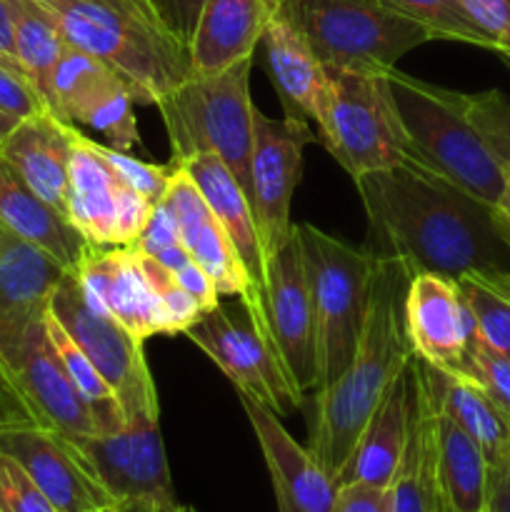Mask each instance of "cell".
Masks as SVG:
<instances>
[{
	"label": "cell",
	"instance_id": "f546056e",
	"mask_svg": "<svg viewBox=\"0 0 510 512\" xmlns=\"http://www.w3.org/2000/svg\"><path fill=\"white\" fill-rule=\"evenodd\" d=\"M435 480L438 512H488V460L475 440L440 410L435 415Z\"/></svg>",
	"mask_w": 510,
	"mask_h": 512
},
{
	"label": "cell",
	"instance_id": "ba28073f",
	"mask_svg": "<svg viewBox=\"0 0 510 512\" xmlns=\"http://www.w3.org/2000/svg\"><path fill=\"white\" fill-rule=\"evenodd\" d=\"M328 75L330 95L318 138L350 178L408 158V135L385 70L328 68Z\"/></svg>",
	"mask_w": 510,
	"mask_h": 512
},
{
	"label": "cell",
	"instance_id": "d6a6232c",
	"mask_svg": "<svg viewBox=\"0 0 510 512\" xmlns=\"http://www.w3.org/2000/svg\"><path fill=\"white\" fill-rule=\"evenodd\" d=\"M455 283L468 303L478 338L510 358V273L475 270L460 275Z\"/></svg>",
	"mask_w": 510,
	"mask_h": 512
},
{
	"label": "cell",
	"instance_id": "484cf974",
	"mask_svg": "<svg viewBox=\"0 0 510 512\" xmlns=\"http://www.w3.org/2000/svg\"><path fill=\"white\" fill-rule=\"evenodd\" d=\"M0 230L45 250L65 270H75L88 243L0 158Z\"/></svg>",
	"mask_w": 510,
	"mask_h": 512
},
{
	"label": "cell",
	"instance_id": "681fc988",
	"mask_svg": "<svg viewBox=\"0 0 510 512\" xmlns=\"http://www.w3.org/2000/svg\"><path fill=\"white\" fill-rule=\"evenodd\" d=\"M0 53L13 55V23H10L8 0H0Z\"/></svg>",
	"mask_w": 510,
	"mask_h": 512
},
{
	"label": "cell",
	"instance_id": "f5cc1de1",
	"mask_svg": "<svg viewBox=\"0 0 510 512\" xmlns=\"http://www.w3.org/2000/svg\"><path fill=\"white\" fill-rule=\"evenodd\" d=\"M503 58H505V60H510V55H503Z\"/></svg>",
	"mask_w": 510,
	"mask_h": 512
},
{
	"label": "cell",
	"instance_id": "c3c4849f",
	"mask_svg": "<svg viewBox=\"0 0 510 512\" xmlns=\"http://www.w3.org/2000/svg\"><path fill=\"white\" fill-rule=\"evenodd\" d=\"M98 512H163V510H160V505H155L153 500L133 498V500H113V503L105 505V508H100Z\"/></svg>",
	"mask_w": 510,
	"mask_h": 512
},
{
	"label": "cell",
	"instance_id": "4fadbf2b",
	"mask_svg": "<svg viewBox=\"0 0 510 512\" xmlns=\"http://www.w3.org/2000/svg\"><path fill=\"white\" fill-rule=\"evenodd\" d=\"M113 500H153L163 512L180 508L165 458L160 420H128L113 433L70 440Z\"/></svg>",
	"mask_w": 510,
	"mask_h": 512
},
{
	"label": "cell",
	"instance_id": "ee69618b",
	"mask_svg": "<svg viewBox=\"0 0 510 512\" xmlns=\"http://www.w3.org/2000/svg\"><path fill=\"white\" fill-rule=\"evenodd\" d=\"M175 243H180L178 220L173 218V213H170L168 205L160 200V203L153 208V213H150V218H148V223H145L140 238L130 245H135V248L143 250V253L155 255V253H160L163 248H168V245H175Z\"/></svg>",
	"mask_w": 510,
	"mask_h": 512
},
{
	"label": "cell",
	"instance_id": "836d02e7",
	"mask_svg": "<svg viewBox=\"0 0 510 512\" xmlns=\"http://www.w3.org/2000/svg\"><path fill=\"white\" fill-rule=\"evenodd\" d=\"M138 260L140 268H143L145 273V280H148L150 290H153V295L158 298L160 310H163L165 335H185V330H188L190 325H195L203 318L205 308L173 278V273H170L163 263H158V260L153 258V255L138 250Z\"/></svg>",
	"mask_w": 510,
	"mask_h": 512
},
{
	"label": "cell",
	"instance_id": "ac0fdd59",
	"mask_svg": "<svg viewBox=\"0 0 510 512\" xmlns=\"http://www.w3.org/2000/svg\"><path fill=\"white\" fill-rule=\"evenodd\" d=\"M70 273L90 308L123 325L133 338L165 335L163 310L145 280L133 245H88Z\"/></svg>",
	"mask_w": 510,
	"mask_h": 512
},
{
	"label": "cell",
	"instance_id": "d4e9b609",
	"mask_svg": "<svg viewBox=\"0 0 510 512\" xmlns=\"http://www.w3.org/2000/svg\"><path fill=\"white\" fill-rule=\"evenodd\" d=\"M280 0H205L190 40L193 75H215L253 58Z\"/></svg>",
	"mask_w": 510,
	"mask_h": 512
},
{
	"label": "cell",
	"instance_id": "6da1fadb",
	"mask_svg": "<svg viewBox=\"0 0 510 512\" xmlns=\"http://www.w3.org/2000/svg\"><path fill=\"white\" fill-rule=\"evenodd\" d=\"M370 233L413 275L458 280L475 270L510 273V248L500 238L493 208L483 205L408 155L398 165L355 178Z\"/></svg>",
	"mask_w": 510,
	"mask_h": 512
},
{
	"label": "cell",
	"instance_id": "83f0119b",
	"mask_svg": "<svg viewBox=\"0 0 510 512\" xmlns=\"http://www.w3.org/2000/svg\"><path fill=\"white\" fill-rule=\"evenodd\" d=\"M178 165H183L190 178L195 180L210 213L223 225L225 235L235 245V253L240 255L250 280H253L255 290L265 300V265L268 263H265L263 243H260L258 225H255L253 208H250L245 190L215 155H198V158H190Z\"/></svg>",
	"mask_w": 510,
	"mask_h": 512
},
{
	"label": "cell",
	"instance_id": "ab89813d",
	"mask_svg": "<svg viewBox=\"0 0 510 512\" xmlns=\"http://www.w3.org/2000/svg\"><path fill=\"white\" fill-rule=\"evenodd\" d=\"M43 108L48 105L43 103L18 60L13 55L0 53V110L15 115V118H28Z\"/></svg>",
	"mask_w": 510,
	"mask_h": 512
},
{
	"label": "cell",
	"instance_id": "603a6c76",
	"mask_svg": "<svg viewBox=\"0 0 510 512\" xmlns=\"http://www.w3.org/2000/svg\"><path fill=\"white\" fill-rule=\"evenodd\" d=\"M260 45L265 50V65L278 90L285 118L308 120L318 128L328 105L330 75L305 35L278 8Z\"/></svg>",
	"mask_w": 510,
	"mask_h": 512
},
{
	"label": "cell",
	"instance_id": "cb8c5ba5",
	"mask_svg": "<svg viewBox=\"0 0 510 512\" xmlns=\"http://www.w3.org/2000/svg\"><path fill=\"white\" fill-rule=\"evenodd\" d=\"M415 400V370L413 360L408 368L395 378L388 393L373 410L360 433L353 455L338 475V485H373V488H390L398 465L403 460L405 443H408L410 415Z\"/></svg>",
	"mask_w": 510,
	"mask_h": 512
},
{
	"label": "cell",
	"instance_id": "9c48e42d",
	"mask_svg": "<svg viewBox=\"0 0 510 512\" xmlns=\"http://www.w3.org/2000/svg\"><path fill=\"white\" fill-rule=\"evenodd\" d=\"M185 335L223 370L238 395H248L278 418L303 405L305 395L293 383L275 348L270 323L253 318L243 303L240 308L218 305L190 325Z\"/></svg>",
	"mask_w": 510,
	"mask_h": 512
},
{
	"label": "cell",
	"instance_id": "816d5d0a",
	"mask_svg": "<svg viewBox=\"0 0 510 512\" xmlns=\"http://www.w3.org/2000/svg\"><path fill=\"white\" fill-rule=\"evenodd\" d=\"M175 512H195V510H193V508H188V505H180V508L175 510Z\"/></svg>",
	"mask_w": 510,
	"mask_h": 512
},
{
	"label": "cell",
	"instance_id": "8d00e7d4",
	"mask_svg": "<svg viewBox=\"0 0 510 512\" xmlns=\"http://www.w3.org/2000/svg\"><path fill=\"white\" fill-rule=\"evenodd\" d=\"M85 143L90 145V150H93V153H98L100 158L110 165V170H113V173L118 175L125 185H130L135 193L143 195L148 203L158 205L160 200H163L165 190H168V183H170V178H173L178 163H173V160H170L168 165L143 163V160L123 153V150H115V148H110V145L95 143V140H90L88 135H85Z\"/></svg>",
	"mask_w": 510,
	"mask_h": 512
},
{
	"label": "cell",
	"instance_id": "d590c367",
	"mask_svg": "<svg viewBox=\"0 0 510 512\" xmlns=\"http://www.w3.org/2000/svg\"><path fill=\"white\" fill-rule=\"evenodd\" d=\"M465 108H468L470 123L485 140L490 153L495 155L503 170H510V98L500 90H485V93H465Z\"/></svg>",
	"mask_w": 510,
	"mask_h": 512
},
{
	"label": "cell",
	"instance_id": "7402d4cb",
	"mask_svg": "<svg viewBox=\"0 0 510 512\" xmlns=\"http://www.w3.org/2000/svg\"><path fill=\"white\" fill-rule=\"evenodd\" d=\"M73 133L75 125L65 123L53 110L43 108L28 118H20L0 148V158L63 218Z\"/></svg>",
	"mask_w": 510,
	"mask_h": 512
},
{
	"label": "cell",
	"instance_id": "3957f363",
	"mask_svg": "<svg viewBox=\"0 0 510 512\" xmlns=\"http://www.w3.org/2000/svg\"><path fill=\"white\" fill-rule=\"evenodd\" d=\"M73 48L93 55L128 83L138 105L158 108L193 75L190 48L148 0H40Z\"/></svg>",
	"mask_w": 510,
	"mask_h": 512
},
{
	"label": "cell",
	"instance_id": "7dc6e473",
	"mask_svg": "<svg viewBox=\"0 0 510 512\" xmlns=\"http://www.w3.org/2000/svg\"><path fill=\"white\" fill-rule=\"evenodd\" d=\"M493 220L500 238H503L505 245L510 248V170H505V188H503V195H500L498 205L493 208Z\"/></svg>",
	"mask_w": 510,
	"mask_h": 512
},
{
	"label": "cell",
	"instance_id": "277c9868",
	"mask_svg": "<svg viewBox=\"0 0 510 512\" xmlns=\"http://www.w3.org/2000/svg\"><path fill=\"white\" fill-rule=\"evenodd\" d=\"M385 75L408 135L410 155L495 208L505 188V170L470 123L465 93L425 83L398 68H388Z\"/></svg>",
	"mask_w": 510,
	"mask_h": 512
},
{
	"label": "cell",
	"instance_id": "1f68e13d",
	"mask_svg": "<svg viewBox=\"0 0 510 512\" xmlns=\"http://www.w3.org/2000/svg\"><path fill=\"white\" fill-rule=\"evenodd\" d=\"M43 325L55 355H58L60 363H63L65 373L73 380L80 398L85 400V405H88L90 413H93L95 423H98V433H113V430L123 428L125 415L123 410H120L118 400H115L113 390L108 388V383H105L103 375L98 373L93 360L83 353V348L70 338L68 330L60 325V320L50 313V308L48 313H45Z\"/></svg>",
	"mask_w": 510,
	"mask_h": 512
},
{
	"label": "cell",
	"instance_id": "4dcf8cb0",
	"mask_svg": "<svg viewBox=\"0 0 510 512\" xmlns=\"http://www.w3.org/2000/svg\"><path fill=\"white\" fill-rule=\"evenodd\" d=\"M8 8L13 23L15 60L28 73L30 83L45 103L50 80L70 43L65 40L55 15L40 0H8Z\"/></svg>",
	"mask_w": 510,
	"mask_h": 512
},
{
	"label": "cell",
	"instance_id": "d6986e66",
	"mask_svg": "<svg viewBox=\"0 0 510 512\" xmlns=\"http://www.w3.org/2000/svg\"><path fill=\"white\" fill-rule=\"evenodd\" d=\"M70 273L45 250L0 230V365L13 368L48 313L55 285Z\"/></svg>",
	"mask_w": 510,
	"mask_h": 512
},
{
	"label": "cell",
	"instance_id": "e0dca14e",
	"mask_svg": "<svg viewBox=\"0 0 510 512\" xmlns=\"http://www.w3.org/2000/svg\"><path fill=\"white\" fill-rule=\"evenodd\" d=\"M405 333L415 358L468 378L470 345L478 333L455 280L435 273L410 278L405 293Z\"/></svg>",
	"mask_w": 510,
	"mask_h": 512
},
{
	"label": "cell",
	"instance_id": "60d3db41",
	"mask_svg": "<svg viewBox=\"0 0 510 512\" xmlns=\"http://www.w3.org/2000/svg\"><path fill=\"white\" fill-rule=\"evenodd\" d=\"M153 258L158 260V263H163L165 268L173 273V278L178 280V283L183 285V288L188 290V293L193 295L200 305H203L205 313H210L213 308H218L220 305L218 290L213 288V283H210L208 275L203 273V268H200V265L190 258L188 250L183 248V243L168 245V248H163L160 253H155Z\"/></svg>",
	"mask_w": 510,
	"mask_h": 512
},
{
	"label": "cell",
	"instance_id": "f1b7e54d",
	"mask_svg": "<svg viewBox=\"0 0 510 512\" xmlns=\"http://www.w3.org/2000/svg\"><path fill=\"white\" fill-rule=\"evenodd\" d=\"M415 400L403 460L390 483V512H438L435 480V408L433 393L413 355Z\"/></svg>",
	"mask_w": 510,
	"mask_h": 512
},
{
	"label": "cell",
	"instance_id": "ffe728a7",
	"mask_svg": "<svg viewBox=\"0 0 510 512\" xmlns=\"http://www.w3.org/2000/svg\"><path fill=\"white\" fill-rule=\"evenodd\" d=\"M0 370L20 408L35 423L55 430L68 440L98 433V423L55 355L43 323L35 325L33 333L28 335L18 363L13 368L0 365Z\"/></svg>",
	"mask_w": 510,
	"mask_h": 512
},
{
	"label": "cell",
	"instance_id": "52a82bcc",
	"mask_svg": "<svg viewBox=\"0 0 510 512\" xmlns=\"http://www.w3.org/2000/svg\"><path fill=\"white\" fill-rule=\"evenodd\" d=\"M325 68L388 70L433 40L388 0H280Z\"/></svg>",
	"mask_w": 510,
	"mask_h": 512
},
{
	"label": "cell",
	"instance_id": "8992f818",
	"mask_svg": "<svg viewBox=\"0 0 510 512\" xmlns=\"http://www.w3.org/2000/svg\"><path fill=\"white\" fill-rule=\"evenodd\" d=\"M303 248L315 315L320 388L335 383L348 368L370 303L378 255L358 250L310 223L295 225Z\"/></svg>",
	"mask_w": 510,
	"mask_h": 512
},
{
	"label": "cell",
	"instance_id": "5b68a950",
	"mask_svg": "<svg viewBox=\"0 0 510 512\" xmlns=\"http://www.w3.org/2000/svg\"><path fill=\"white\" fill-rule=\"evenodd\" d=\"M253 58L215 75H190L158 105L168 130L173 163L215 155L250 195L253 115L250 98ZM250 200V198H248Z\"/></svg>",
	"mask_w": 510,
	"mask_h": 512
},
{
	"label": "cell",
	"instance_id": "7c38bea8",
	"mask_svg": "<svg viewBox=\"0 0 510 512\" xmlns=\"http://www.w3.org/2000/svg\"><path fill=\"white\" fill-rule=\"evenodd\" d=\"M155 205L125 185L110 165L73 133L65 218L88 245H130L140 238Z\"/></svg>",
	"mask_w": 510,
	"mask_h": 512
},
{
	"label": "cell",
	"instance_id": "8fae6325",
	"mask_svg": "<svg viewBox=\"0 0 510 512\" xmlns=\"http://www.w3.org/2000/svg\"><path fill=\"white\" fill-rule=\"evenodd\" d=\"M253 158H250V208L263 243L265 263L293 235L290 203L303 173L305 145L315 143L318 133L308 120L268 118L255 108Z\"/></svg>",
	"mask_w": 510,
	"mask_h": 512
},
{
	"label": "cell",
	"instance_id": "e575fe53",
	"mask_svg": "<svg viewBox=\"0 0 510 512\" xmlns=\"http://www.w3.org/2000/svg\"><path fill=\"white\" fill-rule=\"evenodd\" d=\"M395 10L423 25L433 40H458V43L488 48L483 35L475 30L458 0H388Z\"/></svg>",
	"mask_w": 510,
	"mask_h": 512
},
{
	"label": "cell",
	"instance_id": "2e32d148",
	"mask_svg": "<svg viewBox=\"0 0 510 512\" xmlns=\"http://www.w3.org/2000/svg\"><path fill=\"white\" fill-rule=\"evenodd\" d=\"M163 203L178 220L180 243L188 250L190 258L203 268L220 298H238L253 318L268 320L263 295L255 290L243 260L235 253V245L230 243L218 218L210 213L203 193L183 165L175 168Z\"/></svg>",
	"mask_w": 510,
	"mask_h": 512
},
{
	"label": "cell",
	"instance_id": "30bf717a",
	"mask_svg": "<svg viewBox=\"0 0 510 512\" xmlns=\"http://www.w3.org/2000/svg\"><path fill=\"white\" fill-rule=\"evenodd\" d=\"M48 308L93 360L108 388L113 390L125 423L138 418L160 420L158 393L145 363L143 340L133 338L123 325L90 308L73 273H65L55 285Z\"/></svg>",
	"mask_w": 510,
	"mask_h": 512
},
{
	"label": "cell",
	"instance_id": "9a60e30c",
	"mask_svg": "<svg viewBox=\"0 0 510 512\" xmlns=\"http://www.w3.org/2000/svg\"><path fill=\"white\" fill-rule=\"evenodd\" d=\"M265 313H268L275 348L293 383L303 395L318 393L320 375L313 298H310L303 248L295 228L283 248L265 265Z\"/></svg>",
	"mask_w": 510,
	"mask_h": 512
},
{
	"label": "cell",
	"instance_id": "7bdbcfd3",
	"mask_svg": "<svg viewBox=\"0 0 510 512\" xmlns=\"http://www.w3.org/2000/svg\"><path fill=\"white\" fill-rule=\"evenodd\" d=\"M148 3L155 10V15L163 20L165 28L190 48L205 0H148Z\"/></svg>",
	"mask_w": 510,
	"mask_h": 512
},
{
	"label": "cell",
	"instance_id": "7a4b0ae2",
	"mask_svg": "<svg viewBox=\"0 0 510 512\" xmlns=\"http://www.w3.org/2000/svg\"><path fill=\"white\" fill-rule=\"evenodd\" d=\"M413 273L393 255H378L358 348L335 383L315 393L308 445L320 468L338 483L365 423L413 360L405 333V293Z\"/></svg>",
	"mask_w": 510,
	"mask_h": 512
},
{
	"label": "cell",
	"instance_id": "bcb514c9",
	"mask_svg": "<svg viewBox=\"0 0 510 512\" xmlns=\"http://www.w3.org/2000/svg\"><path fill=\"white\" fill-rule=\"evenodd\" d=\"M488 512H510V458L490 470Z\"/></svg>",
	"mask_w": 510,
	"mask_h": 512
},
{
	"label": "cell",
	"instance_id": "44dd1931",
	"mask_svg": "<svg viewBox=\"0 0 510 512\" xmlns=\"http://www.w3.org/2000/svg\"><path fill=\"white\" fill-rule=\"evenodd\" d=\"M245 415L250 420L270 480H273L278 512H330L338 498L340 485L320 468L308 448L295 443L293 435L283 428L278 415L265 405L255 403L248 395H240Z\"/></svg>",
	"mask_w": 510,
	"mask_h": 512
},
{
	"label": "cell",
	"instance_id": "b9f144b4",
	"mask_svg": "<svg viewBox=\"0 0 510 512\" xmlns=\"http://www.w3.org/2000/svg\"><path fill=\"white\" fill-rule=\"evenodd\" d=\"M490 50L510 55V0H458Z\"/></svg>",
	"mask_w": 510,
	"mask_h": 512
},
{
	"label": "cell",
	"instance_id": "f907efd6",
	"mask_svg": "<svg viewBox=\"0 0 510 512\" xmlns=\"http://www.w3.org/2000/svg\"><path fill=\"white\" fill-rule=\"evenodd\" d=\"M18 120L20 118H15V115H10V113H5V110H0V148H3L5 138H8V135H10V130H13L15 125H18Z\"/></svg>",
	"mask_w": 510,
	"mask_h": 512
},
{
	"label": "cell",
	"instance_id": "f35d334b",
	"mask_svg": "<svg viewBox=\"0 0 510 512\" xmlns=\"http://www.w3.org/2000/svg\"><path fill=\"white\" fill-rule=\"evenodd\" d=\"M0 512H60L10 455L0 453Z\"/></svg>",
	"mask_w": 510,
	"mask_h": 512
},
{
	"label": "cell",
	"instance_id": "4316f807",
	"mask_svg": "<svg viewBox=\"0 0 510 512\" xmlns=\"http://www.w3.org/2000/svg\"><path fill=\"white\" fill-rule=\"evenodd\" d=\"M415 363L440 413L448 415L463 433L475 440L490 470L505 463L510 458V418L493 403V398L473 378L445 373L420 358H415Z\"/></svg>",
	"mask_w": 510,
	"mask_h": 512
},
{
	"label": "cell",
	"instance_id": "f6af8a7d",
	"mask_svg": "<svg viewBox=\"0 0 510 512\" xmlns=\"http://www.w3.org/2000/svg\"><path fill=\"white\" fill-rule=\"evenodd\" d=\"M330 512H390V488L373 485H340Z\"/></svg>",
	"mask_w": 510,
	"mask_h": 512
},
{
	"label": "cell",
	"instance_id": "5bb4252c",
	"mask_svg": "<svg viewBox=\"0 0 510 512\" xmlns=\"http://www.w3.org/2000/svg\"><path fill=\"white\" fill-rule=\"evenodd\" d=\"M48 110L60 120L88 125L105 135L110 148L128 153L140 143L135 98L128 83L93 55L68 45L50 80Z\"/></svg>",
	"mask_w": 510,
	"mask_h": 512
},
{
	"label": "cell",
	"instance_id": "74e56055",
	"mask_svg": "<svg viewBox=\"0 0 510 512\" xmlns=\"http://www.w3.org/2000/svg\"><path fill=\"white\" fill-rule=\"evenodd\" d=\"M468 378H473L510 418V358L485 345L478 335L470 345Z\"/></svg>",
	"mask_w": 510,
	"mask_h": 512
}]
</instances>
